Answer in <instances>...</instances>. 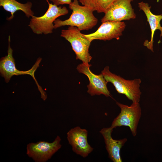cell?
I'll use <instances>...</instances> for the list:
<instances>
[{"label": "cell", "mask_w": 162, "mask_h": 162, "mask_svg": "<svg viewBox=\"0 0 162 162\" xmlns=\"http://www.w3.org/2000/svg\"><path fill=\"white\" fill-rule=\"evenodd\" d=\"M113 129L110 127L103 128L100 132L103 136L109 158L114 162H122L120 150L127 140L126 138L116 140L111 136Z\"/></svg>", "instance_id": "obj_12"}, {"label": "cell", "mask_w": 162, "mask_h": 162, "mask_svg": "<svg viewBox=\"0 0 162 162\" xmlns=\"http://www.w3.org/2000/svg\"><path fill=\"white\" fill-rule=\"evenodd\" d=\"M126 26L124 22L108 21L103 22L97 30L93 33L83 34L92 41L94 40H110L113 38L119 40Z\"/></svg>", "instance_id": "obj_9"}, {"label": "cell", "mask_w": 162, "mask_h": 162, "mask_svg": "<svg viewBox=\"0 0 162 162\" xmlns=\"http://www.w3.org/2000/svg\"><path fill=\"white\" fill-rule=\"evenodd\" d=\"M32 5V3L30 2L23 4L16 0H0V6L10 13V16L6 19L8 21L12 20L14 18V13L18 10L22 11L27 17H31L34 14L31 9Z\"/></svg>", "instance_id": "obj_14"}, {"label": "cell", "mask_w": 162, "mask_h": 162, "mask_svg": "<svg viewBox=\"0 0 162 162\" xmlns=\"http://www.w3.org/2000/svg\"><path fill=\"white\" fill-rule=\"evenodd\" d=\"M83 6L98 13L106 12L108 8L116 0H78Z\"/></svg>", "instance_id": "obj_15"}, {"label": "cell", "mask_w": 162, "mask_h": 162, "mask_svg": "<svg viewBox=\"0 0 162 162\" xmlns=\"http://www.w3.org/2000/svg\"><path fill=\"white\" fill-rule=\"evenodd\" d=\"M133 0H115L105 13L101 19V22L108 21L121 22L135 19L136 15L131 4Z\"/></svg>", "instance_id": "obj_8"}, {"label": "cell", "mask_w": 162, "mask_h": 162, "mask_svg": "<svg viewBox=\"0 0 162 162\" xmlns=\"http://www.w3.org/2000/svg\"><path fill=\"white\" fill-rule=\"evenodd\" d=\"M91 66L88 64L82 63L79 64L77 69L80 73L83 74L88 77L89 83L88 85V92L92 96L103 94L106 97L110 96V92L107 87V82L102 73L97 75L90 70Z\"/></svg>", "instance_id": "obj_10"}, {"label": "cell", "mask_w": 162, "mask_h": 162, "mask_svg": "<svg viewBox=\"0 0 162 162\" xmlns=\"http://www.w3.org/2000/svg\"><path fill=\"white\" fill-rule=\"evenodd\" d=\"M140 10H142L145 13L147 18L151 31V39L150 41L146 40L143 45L152 52L153 51V37L155 31L157 29L160 32V37L162 36V27L160 21L162 20V15H155L153 14L151 10V6H149L147 3L143 2L138 3Z\"/></svg>", "instance_id": "obj_13"}, {"label": "cell", "mask_w": 162, "mask_h": 162, "mask_svg": "<svg viewBox=\"0 0 162 162\" xmlns=\"http://www.w3.org/2000/svg\"><path fill=\"white\" fill-rule=\"evenodd\" d=\"M69 7L72 10L69 18L64 20H55L54 29L69 26L76 27L80 31L88 30L97 25L98 20L93 14L94 11L86 6L80 5L78 0H73Z\"/></svg>", "instance_id": "obj_1"}, {"label": "cell", "mask_w": 162, "mask_h": 162, "mask_svg": "<svg viewBox=\"0 0 162 162\" xmlns=\"http://www.w3.org/2000/svg\"><path fill=\"white\" fill-rule=\"evenodd\" d=\"M101 73L107 82L113 84L118 93L124 94L132 103H139L141 94L140 89V79L125 80L112 73L108 66H106Z\"/></svg>", "instance_id": "obj_4"}, {"label": "cell", "mask_w": 162, "mask_h": 162, "mask_svg": "<svg viewBox=\"0 0 162 162\" xmlns=\"http://www.w3.org/2000/svg\"><path fill=\"white\" fill-rule=\"evenodd\" d=\"M88 133L86 129L79 126L71 129L67 133V140L73 151L83 158L87 157L93 150L88 143Z\"/></svg>", "instance_id": "obj_11"}, {"label": "cell", "mask_w": 162, "mask_h": 162, "mask_svg": "<svg viewBox=\"0 0 162 162\" xmlns=\"http://www.w3.org/2000/svg\"><path fill=\"white\" fill-rule=\"evenodd\" d=\"M46 1L48 4L47 10L41 16H32L28 25L33 32L37 34H47L52 33L55 20L58 17L65 15L68 13L65 7H58L50 3L48 0Z\"/></svg>", "instance_id": "obj_2"}, {"label": "cell", "mask_w": 162, "mask_h": 162, "mask_svg": "<svg viewBox=\"0 0 162 162\" xmlns=\"http://www.w3.org/2000/svg\"><path fill=\"white\" fill-rule=\"evenodd\" d=\"M60 35L70 43L76 59L81 60L82 63L88 64L92 59L89 53L92 41L75 26H69L67 29H62Z\"/></svg>", "instance_id": "obj_5"}, {"label": "cell", "mask_w": 162, "mask_h": 162, "mask_svg": "<svg viewBox=\"0 0 162 162\" xmlns=\"http://www.w3.org/2000/svg\"><path fill=\"white\" fill-rule=\"evenodd\" d=\"M61 140L60 136H57L52 143L40 141L29 143L27 145L26 154L35 162H46L61 148Z\"/></svg>", "instance_id": "obj_7"}, {"label": "cell", "mask_w": 162, "mask_h": 162, "mask_svg": "<svg viewBox=\"0 0 162 162\" xmlns=\"http://www.w3.org/2000/svg\"><path fill=\"white\" fill-rule=\"evenodd\" d=\"M53 4L57 6L65 4H70L72 2V0H50Z\"/></svg>", "instance_id": "obj_16"}, {"label": "cell", "mask_w": 162, "mask_h": 162, "mask_svg": "<svg viewBox=\"0 0 162 162\" xmlns=\"http://www.w3.org/2000/svg\"><path fill=\"white\" fill-rule=\"evenodd\" d=\"M117 104L121 109V112L112 122L111 128L118 127L128 126L132 135L137 134L138 125L141 115V110L139 103H132L130 106L118 102Z\"/></svg>", "instance_id": "obj_6"}, {"label": "cell", "mask_w": 162, "mask_h": 162, "mask_svg": "<svg viewBox=\"0 0 162 162\" xmlns=\"http://www.w3.org/2000/svg\"><path fill=\"white\" fill-rule=\"evenodd\" d=\"M10 36L8 38V54L2 57L0 61V72L1 76L4 77L5 82H8L11 78L14 75L28 74L31 75L35 81L38 88L41 94V98L45 100L47 98L45 92L38 84L34 76V73L37 69L39 67L42 58H38L35 64L30 70L26 71H20L17 69L15 65L14 59L13 57V50L11 48L10 43Z\"/></svg>", "instance_id": "obj_3"}]
</instances>
